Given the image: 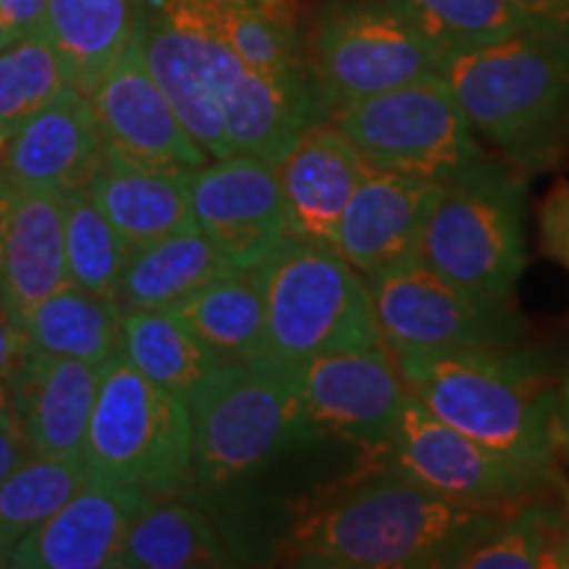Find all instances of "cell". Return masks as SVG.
Instances as JSON below:
<instances>
[{"mask_svg":"<svg viewBox=\"0 0 569 569\" xmlns=\"http://www.w3.org/2000/svg\"><path fill=\"white\" fill-rule=\"evenodd\" d=\"M507 515L448 501L382 469L306 511L284 540L282 559L315 569L461 567Z\"/></svg>","mask_w":569,"mask_h":569,"instance_id":"cell-1","label":"cell"},{"mask_svg":"<svg viewBox=\"0 0 569 569\" xmlns=\"http://www.w3.org/2000/svg\"><path fill=\"white\" fill-rule=\"evenodd\" d=\"M409 396L503 459L559 478L565 415L540 361L517 346L393 353Z\"/></svg>","mask_w":569,"mask_h":569,"instance_id":"cell-2","label":"cell"},{"mask_svg":"<svg viewBox=\"0 0 569 569\" xmlns=\"http://www.w3.org/2000/svg\"><path fill=\"white\" fill-rule=\"evenodd\" d=\"M472 130L511 167L543 172L569 142V40L525 27L438 67Z\"/></svg>","mask_w":569,"mask_h":569,"instance_id":"cell-3","label":"cell"},{"mask_svg":"<svg viewBox=\"0 0 569 569\" xmlns=\"http://www.w3.org/2000/svg\"><path fill=\"white\" fill-rule=\"evenodd\" d=\"M184 407L193 478L206 488L251 480L284 451L317 440L290 388L264 356L222 361Z\"/></svg>","mask_w":569,"mask_h":569,"instance_id":"cell-4","label":"cell"},{"mask_svg":"<svg viewBox=\"0 0 569 569\" xmlns=\"http://www.w3.org/2000/svg\"><path fill=\"white\" fill-rule=\"evenodd\" d=\"M419 261L469 293L511 301L528 264L525 182L486 156L440 184Z\"/></svg>","mask_w":569,"mask_h":569,"instance_id":"cell-5","label":"cell"},{"mask_svg":"<svg viewBox=\"0 0 569 569\" xmlns=\"http://www.w3.org/2000/svg\"><path fill=\"white\" fill-rule=\"evenodd\" d=\"M267 317V359L382 346L369 282L332 246L284 238L256 267Z\"/></svg>","mask_w":569,"mask_h":569,"instance_id":"cell-6","label":"cell"},{"mask_svg":"<svg viewBox=\"0 0 569 569\" xmlns=\"http://www.w3.org/2000/svg\"><path fill=\"white\" fill-rule=\"evenodd\" d=\"M82 453L96 475L153 498L196 482L188 407L146 380L124 351L101 367Z\"/></svg>","mask_w":569,"mask_h":569,"instance_id":"cell-7","label":"cell"},{"mask_svg":"<svg viewBox=\"0 0 569 569\" xmlns=\"http://www.w3.org/2000/svg\"><path fill=\"white\" fill-rule=\"evenodd\" d=\"M369 167L443 184L486 159L440 74L346 103L330 113Z\"/></svg>","mask_w":569,"mask_h":569,"instance_id":"cell-8","label":"cell"},{"mask_svg":"<svg viewBox=\"0 0 569 569\" xmlns=\"http://www.w3.org/2000/svg\"><path fill=\"white\" fill-rule=\"evenodd\" d=\"M330 113L438 74V61L386 0H338L315 21L306 53Z\"/></svg>","mask_w":569,"mask_h":569,"instance_id":"cell-9","label":"cell"},{"mask_svg":"<svg viewBox=\"0 0 569 569\" xmlns=\"http://www.w3.org/2000/svg\"><path fill=\"white\" fill-rule=\"evenodd\" d=\"M369 293L390 353L517 346L525 336L515 303L469 293L422 261L369 280Z\"/></svg>","mask_w":569,"mask_h":569,"instance_id":"cell-10","label":"cell"},{"mask_svg":"<svg viewBox=\"0 0 569 569\" xmlns=\"http://www.w3.org/2000/svg\"><path fill=\"white\" fill-rule=\"evenodd\" d=\"M380 459L390 472L448 501L493 511L517 509L519 503L557 488L559 480L503 459L440 422L415 396L403 401L393 438Z\"/></svg>","mask_w":569,"mask_h":569,"instance_id":"cell-11","label":"cell"},{"mask_svg":"<svg viewBox=\"0 0 569 569\" xmlns=\"http://www.w3.org/2000/svg\"><path fill=\"white\" fill-rule=\"evenodd\" d=\"M267 361L280 372L317 438H340L372 457L386 453L409 396L386 346Z\"/></svg>","mask_w":569,"mask_h":569,"instance_id":"cell-12","label":"cell"},{"mask_svg":"<svg viewBox=\"0 0 569 569\" xmlns=\"http://www.w3.org/2000/svg\"><path fill=\"white\" fill-rule=\"evenodd\" d=\"M198 232L238 272H251L288 238L274 163L232 153L184 172Z\"/></svg>","mask_w":569,"mask_h":569,"instance_id":"cell-13","label":"cell"},{"mask_svg":"<svg viewBox=\"0 0 569 569\" xmlns=\"http://www.w3.org/2000/svg\"><path fill=\"white\" fill-rule=\"evenodd\" d=\"M84 96L111 151L151 167L193 169L209 161L156 84L138 30L122 56Z\"/></svg>","mask_w":569,"mask_h":569,"instance_id":"cell-14","label":"cell"},{"mask_svg":"<svg viewBox=\"0 0 569 569\" xmlns=\"http://www.w3.org/2000/svg\"><path fill=\"white\" fill-rule=\"evenodd\" d=\"M438 182L369 167L348 198L332 248L365 280L417 264Z\"/></svg>","mask_w":569,"mask_h":569,"instance_id":"cell-15","label":"cell"},{"mask_svg":"<svg viewBox=\"0 0 569 569\" xmlns=\"http://www.w3.org/2000/svg\"><path fill=\"white\" fill-rule=\"evenodd\" d=\"M153 496L127 482L92 475V480L51 519L38 525L11 551L9 567L103 569L119 567L127 530Z\"/></svg>","mask_w":569,"mask_h":569,"instance_id":"cell-16","label":"cell"},{"mask_svg":"<svg viewBox=\"0 0 569 569\" xmlns=\"http://www.w3.org/2000/svg\"><path fill=\"white\" fill-rule=\"evenodd\" d=\"M63 284V193L0 174V306L21 330L34 306Z\"/></svg>","mask_w":569,"mask_h":569,"instance_id":"cell-17","label":"cell"},{"mask_svg":"<svg viewBox=\"0 0 569 569\" xmlns=\"http://www.w3.org/2000/svg\"><path fill=\"white\" fill-rule=\"evenodd\" d=\"M0 148L6 180L69 193L88 188L103 161L106 142L88 96L69 88Z\"/></svg>","mask_w":569,"mask_h":569,"instance_id":"cell-18","label":"cell"},{"mask_svg":"<svg viewBox=\"0 0 569 569\" xmlns=\"http://www.w3.org/2000/svg\"><path fill=\"white\" fill-rule=\"evenodd\" d=\"M367 161L330 119L311 124L274 163L290 238L332 246Z\"/></svg>","mask_w":569,"mask_h":569,"instance_id":"cell-19","label":"cell"},{"mask_svg":"<svg viewBox=\"0 0 569 569\" xmlns=\"http://www.w3.org/2000/svg\"><path fill=\"white\" fill-rule=\"evenodd\" d=\"M101 367L32 351L11 377V411L34 457L82 453Z\"/></svg>","mask_w":569,"mask_h":569,"instance_id":"cell-20","label":"cell"},{"mask_svg":"<svg viewBox=\"0 0 569 569\" xmlns=\"http://www.w3.org/2000/svg\"><path fill=\"white\" fill-rule=\"evenodd\" d=\"M330 117L315 77L284 80L243 69L222 98L227 151L277 163L311 124Z\"/></svg>","mask_w":569,"mask_h":569,"instance_id":"cell-21","label":"cell"},{"mask_svg":"<svg viewBox=\"0 0 569 569\" xmlns=\"http://www.w3.org/2000/svg\"><path fill=\"white\" fill-rule=\"evenodd\" d=\"M184 172L132 161L106 146L88 193L132 253L169 234L198 230Z\"/></svg>","mask_w":569,"mask_h":569,"instance_id":"cell-22","label":"cell"},{"mask_svg":"<svg viewBox=\"0 0 569 569\" xmlns=\"http://www.w3.org/2000/svg\"><path fill=\"white\" fill-rule=\"evenodd\" d=\"M238 272L198 230L177 232L130 253L119 280L122 311H172L213 280Z\"/></svg>","mask_w":569,"mask_h":569,"instance_id":"cell-23","label":"cell"},{"mask_svg":"<svg viewBox=\"0 0 569 569\" xmlns=\"http://www.w3.org/2000/svg\"><path fill=\"white\" fill-rule=\"evenodd\" d=\"M122 317L117 301L69 282L34 306L21 330L32 351L103 367L122 353Z\"/></svg>","mask_w":569,"mask_h":569,"instance_id":"cell-24","label":"cell"},{"mask_svg":"<svg viewBox=\"0 0 569 569\" xmlns=\"http://www.w3.org/2000/svg\"><path fill=\"white\" fill-rule=\"evenodd\" d=\"M140 0H48L46 34L88 92L138 30Z\"/></svg>","mask_w":569,"mask_h":569,"instance_id":"cell-25","label":"cell"},{"mask_svg":"<svg viewBox=\"0 0 569 569\" xmlns=\"http://www.w3.org/2000/svg\"><path fill=\"white\" fill-rule=\"evenodd\" d=\"M172 315L227 361H253L267 353L264 296L256 269L209 282L177 303Z\"/></svg>","mask_w":569,"mask_h":569,"instance_id":"cell-26","label":"cell"},{"mask_svg":"<svg viewBox=\"0 0 569 569\" xmlns=\"http://www.w3.org/2000/svg\"><path fill=\"white\" fill-rule=\"evenodd\" d=\"M122 351L146 380L180 401H188L206 377L227 361L172 311H124Z\"/></svg>","mask_w":569,"mask_h":569,"instance_id":"cell-27","label":"cell"},{"mask_svg":"<svg viewBox=\"0 0 569 569\" xmlns=\"http://www.w3.org/2000/svg\"><path fill=\"white\" fill-rule=\"evenodd\" d=\"M232 565L230 551L198 509L153 498L127 530L119 567L201 569Z\"/></svg>","mask_w":569,"mask_h":569,"instance_id":"cell-28","label":"cell"},{"mask_svg":"<svg viewBox=\"0 0 569 569\" xmlns=\"http://www.w3.org/2000/svg\"><path fill=\"white\" fill-rule=\"evenodd\" d=\"M84 453L32 457L0 482V567L27 532L51 519L92 480Z\"/></svg>","mask_w":569,"mask_h":569,"instance_id":"cell-29","label":"cell"},{"mask_svg":"<svg viewBox=\"0 0 569 569\" xmlns=\"http://www.w3.org/2000/svg\"><path fill=\"white\" fill-rule=\"evenodd\" d=\"M436 56L438 67L451 56L509 38L528 21L509 0H386Z\"/></svg>","mask_w":569,"mask_h":569,"instance_id":"cell-30","label":"cell"},{"mask_svg":"<svg viewBox=\"0 0 569 569\" xmlns=\"http://www.w3.org/2000/svg\"><path fill=\"white\" fill-rule=\"evenodd\" d=\"M467 569H569V517L543 496L511 509L461 559Z\"/></svg>","mask_w":569,"mask_h":569,"instance_id":"cell-31","label":"cell"},{"mask_svg":"<svg viewBox=\"0 0 569 569\" xmlns=\"http://www.w3.org/2000/svg\"><path fill=\"white\" fill-rule=\"evenodd\" d=\"M74 77L46 30L0 51V146L51 106Z\"/></svg>","mask_w":569,"mask_h":569,"instance_id":"cell-32","label":"cell"},{"mask_svg":"<svg viewBox=\"0 0 569 569\" xmlns=\"http://www.w3.org/2000/svg\"><path fill=\"white\" fill-rule=\"evenodd\" d=\"M63 251L71 284L117 301L130 248L92 203L88 188L63 193Z\"/></svg>","mask_w":569,"mask_h":569,"instance_id":"cell-33","label":"cell"},{"mask_svg":"<svg viewBox=\"0 0 569 569\" xmlns=\"http://www.w3.org/2000/svg\"><path fill=\"white\" fill-rule=\"evenodd\" d=\"M540 251L569 269V182L559 180L538 211Z\"/></svg>","mask_w":569,"mask_h":569,"instance_id":"cell-34","label":"cell"},{"mask_svg":"<svg viewBox=\"0 0 569 569\" xmlns=\"http://www.w3.org/2000/svg\"><path fill=\"white\" fill-rule=\"evenodd\" d=\"M48 0H0V51L46 30Z\"/></svg>","mask_w":569,"mask_h":569,"instance_id":"cell-35","label":"cell"},{"mask_svg":"<svg viewBox=\"0 0 569 569\" xmlns=\"http://www.w3.org/2000/svg\"><path fill=\"white\" fill-rule=\"evenodd\" d=\"M509 3L530 27L569 40V0H509Z\"/></svg>","mask_w":569,"mask_h":569,"instance_id":"cell-36","label":"cell"},{"mask_svg":"<svg viewBox=\"0 0 569 569\" xmlns=\"http://www.w3.org/2000/svg\"><path fill=\"white\" fill-rule=\"evenodd\" d=\"M30 353V340H27L24 332L11 322L6 309L0 306V380L11 382V377L19 372Z\"/></svg>","mask_w":569,"mask_h":569,"instance_id":"cell-37","label":"cell"},{"mask_svg":"<svg viewBox=\"0 0 569 569\" xmlns=\"http://www.w3.org/2000/svg\"><path fill=\"white\" fill-rule=\"evenodd\" d=\"M32 446L27 443L24 432L17 425V419H6L0 422V482H3L13 469L24 465L27 459H32Z\"/></svg>","mask_w":569,"mask_h":569,"instance_id":"cell-38","label":"cell"},{"mask_svg":"<svg viewBox=\"0 0 569 569\" xmlns=\"http://www.w3.org/2000/svg\"><path fill=\"white\" fill-rule=\"evenodd\" d=\"M11 417V386L6 380H0V422H6V419Z\"/></svg>","mask_w":569,"mask_h":569,"instance_id":"cell-39","label":"cell"},{"mask_svg":"<svg viewBox=\"0 0 569 569\" xmlns=\"http://www.w3.org/2000/svg\"><path fill=\"white\" fill-rule=\"evenodd\" d=\"M253 3L264 6V9H269V11L288 13V17H293V6H290V0H253Z\"/></svg>","mask_w":569,"mask_h":569,"instance_id":"cell-40","label":"cell"},{"mask_svg":"<svg viewBox=\"0 0 569 569\" xmlns=\"http://www.w3.org/2000/svg\"><path fill=\"white\" fill-rule=\"evenodd\" d=\"M561 415H565V438H567V451H569V377L565 382V398H561Z\"/></svg>","mask_w":569,"mask_h":569,"instance_id":"cell-41","label":"cell"},{"mask_svg":"<svg viewBox=\"0 0 569 569\" xmlns=\"http://www.w3.org/2000/svg\"><path fill=\"white\" fill-rule=\"evenodd\" d=\"M557 490H559L561 503H565V511H567V517H569V482L561 480V475H559V480H557Z\"/></svg>","mask_w":569,"mask_h":569,"instance_id":"cell-42","label":"cell"}]
</instances>
